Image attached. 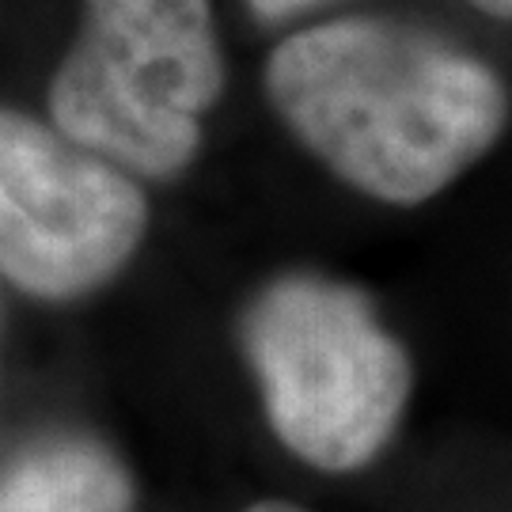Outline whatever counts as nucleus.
<instances>
[{
  "instance_id": "obj_5",
  "label": "nucleus",
  "mask_w": 512,
  "mask_h": 512,
  "mask_svg": "<svg viewBox=\"0 0 512 512\" xmlns=\"http://www.w3.org/2000/svg\"><path fill=\"white\" fill-rule=\"evenodd\" d=\"M0 512H133V478L95 440H42L0 471Z\"/></svg>"
},
{
  "instance_id": "obj_7",
  "label": "nucleus",
  "mask_w": 512,
  "mask_h": 512,
  "mask_svg": "<svg viewBox=\"0 0 512 512\" xmlns=\"http://www.w3.org/2000/svg\"><path fill=\"white\" fill-rule=\"evenodd\" d=\"M471 8H478L482 16L501 19V23H512V0H467Z\"/></svg>"
},
{
  "instance_id": "obj_6",
  "label": "nucleus",
  "mask_w": 512,
  "mask_h": 512,
  "mask_svg": "<svg viewBox=\"0 0 512 512\" xmlns=\"http://www.w3.org/2000/svg\"><path fill=\"white\" fill-rule=\"evenodd\" d=\"M251 4V12L258 19H266V23H281V19H293L300 12H311V8H319V4H327V0H247Z\"/></svg>"
},
{
  "instance_id": "obj_1",
  "label": "nucleus",
  "mask_w": 512,
  "mask_h": 512,
  "mask_svg": "<svg viewBox=\"0 0 512 512\" xmlns=\"http://www.w3.org/2000/svg\"><path fill=\"white\" fill-rule=\"evenodd\" d=\"M266 95L334 179L399 209L459 183L512 122V92L490 61L384 16L323 19L277 42Z\"/></svg>"
},
{
  "instance_id": "obj_4",
  "label": "nucleus",
  "mask_w": 512,
  "mask_h": 512,
  "mask_svg": "<svg viewBox=\"0 0 512 512\" xmlns=\"http://www.w3.org/2000/svg\"><path fill=\"white\" fill-rule=\"evenodd\" d=\"M148 205L118 164L61 129L0 110V274L42 300H76L137 255Z\"/></svg>"
},
{
  "instance_id": "obj_3",
  "label": "nucleus",
  "mask_w": 512,
  "mask_h": 512,
  "mask_svg": "<svg viewBox=\"0 0 512 512\" xmlns=\"http://www.w3.org/2000/svg\"><path fill=\"white\" fill-rule=\"evenodd\" d=\"M224 92L209 0H84V31L57 65L50 114L122 171L179 175Z\"/></svg>"
},
{
  "instance_id": "obj_8",
  "label": "nucleus",
  "mask_w": 512,
  "mask_h": 512,
  "mask_svg": "<svg viewBox=\"0 0 512 512\" xmlns=\"http://www.w3.org/2000/svg\"><path fill=\"white\" fill-rule=\"evenodd\" d=\"M247 512H311V509H300L293 501H258V505H251Z\"/></svg>"
},
{
  "instance_id": "obj_2",
  "label": "nucleus",
  "mask_w": 512,
  "mask_h": 512,
  "mask_svg": "<svg viewBox=\"0 0 512 512\" xmlns=\"http://www.w3.org/2000/svg\"><path fill=\"white\" fill-rule=\"evenodd\" d=\"M243 353L277 440L315 471L349 475L384 452L414 395V361L361 289L277 277L243 315Z\"/></svg>"
}]
</instances>
